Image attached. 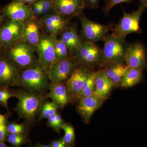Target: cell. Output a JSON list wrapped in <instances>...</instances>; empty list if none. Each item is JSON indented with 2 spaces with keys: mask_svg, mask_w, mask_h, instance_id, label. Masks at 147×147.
I'll return each mask as SVG.
<instances>
[{
  "mask_svg": "<svg viewBox=\"0 0 147 147\" xmlns=\"http://www.w3.org/2000/svg\"><path fill=\"white\" fill-rule=\"evenodd\" d=\"M102 49L101 65L107 67L116 63H124V57L128 43L125 38L113 34L107 35Z\"/></svg>",
  "mask_w": 147,
  "mask_h": 147,
  "instance_id": "cell-1",
  "label": "cell"
},
{
  "mask_svg": "<svg viewBox=\"0 0 147 147\" xmlns=\"http://www.w3.org/2000/svg\"><path fill=\"white\" fill-rule=\"evenodd\" d=\"M48 79L47 69L39 63L26 68L22 72L18 85L29 91L39 93L49 86Z\"/></svg>",
  "mask_w": 147,
  "mask_h": 147,
  "instance_id": "cell-2",
  "label": "cell"
},
{
  "mask_svg": "<svg viewBox=\"0 0 147 147\" xmlns=\"http://www.w3.org/2000/svg\"><path fill=\"white\" fill-rule=\"evenodd\" d=\"M18 102L14 110L18 115L29 122H32L39 113L43 98L34 92H20L15 94Z\"/></svg>",
  "mask_w": 147,
  "mask_h": 147,
  "instance_id": "cell-3",
  "label": "cell"
},
{
  "mask_svg": "<svg viewBox=\"0 0 147 147\" xmlns=\"http://www.w3.org/2000/svg\"><path fill=\"white\" fill-rule=\"evenodd\" d=\"M147 7L141 3L137 10L132 13H126L123 11V14L118 24L112 29V34L121 37L126 38L127 36L134 33H141L140 22L143 12Z\"/></svg>",
  "mask_w": 147,
  "mask_h": 147,
  "instance_id": "cell-4",
  "label": "cell"
},
{
  "mask_svg": "<svg viewBox=\"0 0 147 147\" xmlns=\"http://www.w3.org/2000/svg\"><path fill=\"white\" fill-rule=\"evenodd\" d=\"M8 49L9 59L19 66L26 68L36 63L33 48L25 40H19Z\"/></svg>",
  "mask_w": 147,
  "mask_h": 147,
  "instance_id": "cell-5",
  "label": "cell"
},
{
  "mask_svg": "<svg viewBox=\"0 0 147 147\" xmlns=\"http://www.w3.org/2000/svg\"><path fill=\"white\" fill-rule=\"evenodd\" d=\"M79 17L81 23V34L85 41L95 43L103 40L108 32L113 28L112 24H99L90 20L83 13Z\"/></svg>",
  "mask_w": 147,
  "mask_h": 147,
  "instance_id": "cell-6",
  "label": "cell"
},
{
  "mask_svg": "<svg viewBox=\"0 0 147 147\" xmlns=\"http://www.w3.org/2000/svg\"><path fill=\"white\" fill-rule=\"evenodd\" d=\"M102 54V50L98 45L93 42L84 40L75 55L77 62L90 68L101 65Z\"/></svg>",
  "mask_w": 147,
  "mask_h": 147,
  "instance_id": "cell-7",
  "label": "cell"
},
{
  "mask_svg": "<svg viewBox=\"0 0 147 147\" xmlns=\"http://www.w3.org/2000/svg\"><path fill=\"white\" fill-rule=\"evenodd\" d=\"M55 35H41L39 42L35 46L39 57V62L47 70L57 62L55 50Z\"/></svg>",
  "mask_w": 147,
  "mask_h": 147,
  "instance_id": "cell-8",
  "label": "cell"
},
{
  "mask_svg": "<svg viewBox=\"0 0 147 147\" xmlns=\"http://www.w3.org/2000/svg\"><path fill=\"white\" fill-rule=\"evenodd\" d=\"M124 63L129 67L145 70L147 67L146 51L139 42L128 43L124 57Z\"/></svg>",
  "mask_w": 147,
  "mask_h": 147,
  "instance_id": "cell-9",
  "label": "cell"
},
{
  "mask_svg": "<svg viewBox=\"0 0 147 147\" xmlns=\"http://www.w3.org/2000/svg\"><path fill=\"white\" fill-rule=\"evenodd\" d=\"M24 22L10 20L0 28V45L8 48L22 39Z\"/></svg>",
  "mask_w": 147,
  "mask_h": 147,
  "instance_id": "cell-10",
  "label": "cell"
},
{
  "mask_svg": "<svg viewBox=\"0 0 147 147\" xmlns=\"http://www.w3.org/2000/svg\"><path fill=\"white\" fill-rule=\"evenodd\" d=\"M76 60L68 58L55 63L47 69L48 79L52 83H63L67 80L76 67Z\"/></svg>",
  "mask_w": 147,
  "mask_h": 147,
  "instance_id": "cell-11",
  "label": "cell"
},
{
  "mask_svg": "<svg viewBox=\"0 0 147 147\" xmlns=\"http://www.w3.org/2000/svg\"><path fill=\"white\" fill-rule=\"evenodd\" d=\"M5 17L12 21L26 23L32 18L34 14L30 6L20 0H12L2 9Z\"/></svg>",
  "mask_w": 147,
  "mask_h": 147,
  "instance_id": "cell-12",
  "label": "cell"
},
{
  "mask_svg": "<svg viewBox=\"0 0 147 147\" xmlns=\"http://www.w3.org/2000/svg\"><path fill=\"white\" fill-rule=\"evenodd\" d=\"M92 71L84 65L76 67L67 81L66 86L70 98H77Z\"/></svg>",
  "mask_w": 147,
  "mask_h": 147,
  "instance_id": "cell-13",
  "label": "cell"
},
{
  "mask_svg": "<svg viewBox=\"0 0 147 147\" xmlns=\"http://www.w3.org/2000/svg\"><path fill=\"white\" fill-rule=\"evenodd\" d=\"M20 75L12 61L0 58V88H9L18 86Z\"/></svg>",
  "mask_w": 147,
  "mask_h": 147,
  "instance_id": "cell-14",
  "label": "cell"
},
{
  "mask_svg": "<svg viewBox=\"0 0 147 147\" xmlns=\"http://www.w3.org/2000/svg\"><path fill=\"white\" fill-rule=\"evenodd\" d=\"M54 10L65 17L79 16L86 7L84 0H53Z\"/></svg>",
  "mask_w": 147,
  "mask_h": 147,
  "instance_id": "cell-15",
  "label": "cell"
},
{
  "mask_svg": "<svg viewBox=\"0 0 147 147\" xmlns=\"http://www.w3.org/2000/svg\"><path fill=\"white\" fill-rule=\"evenodd\" d=\"M104 99L95 94L82 98L79 100L77 110L86 123H88L96 110L102 105Z\"/></svg>",
  "mask_w": 147,
  "mask_h": 147,
  "instance_id": "cell-16",
  "label": "cell"
},
{
  "mask_svg": "<svg viewBox=\"0 0 147 147\" xmlns=\"http://www.w3.org/2000/svg\"><path fill=\"white\" fill-rule=\"evenodd\" d=\"M61 33L60 39L66 45L69 54L75 55L84 41L82 37L78 34L76 27L75 25L68 26Z\"/></svg>",
  "mask_w": 147,
  "mask_h": 147,
  "instance_id": "cell-17",
  "label": "cell"
},
{
  "mask_svg": "<svg viewBox=\"0 0 147 147\" xmlns=\"http://www.w3.org/2000/svg\"><path fill=\"white\" fill-rule=\"evenodd\" d=\"M50 92L47 97L57 103L59 107H63L71 100L66 86L61 83H52L49 86Z\"/></svg>",
  "mask_w": 147,
  "mask_h": 147,
  "instance_id": "cell-18",
  "label": "cell"
},
{
  "mask_svg": "<svg viewBox=\"0 0 147 147\" xmlns=\"http://www.w3.org/2000/svg\"><path fill=\"white\" fill-rule=\"evenodd\" d=\"M95 89L94 94L105 99L108 97L114 85L112 80L107 76L105 69L97 71L96 77Z\"/></svg>",
  "mask_w": 147,
  "mask_h": 147,
  "instance_id": "cell-19",
  "label": "cell"
},
{
  "mask_svg": "<svg viewBox=\"0 0 147 147\" xmlns=\"http://www.w3.org/2000/svg\"><path fill=\"white\" fill-rule=\"evenodd\" d=\"M40 37L39 26L32 18L25 23L22 38L23 40L35 46L39 42Z\"/></svg>",
  "mask_w": 147,
  "mask_h": 147,
  "instance_id": "cell-20",
  "label": "cell"
},
{
  "mask_svg": "<svg viewBox=\"0 0 147 147\" xmlns=\"http://www.w3.org/2000/svg\"><path fill=\"white\" fill-rule=\"evenodd\" d=\"M106 68L105 73L112 80L115 87L120 84L129 67L123 63L115 64Z\"/></svg>",
  "mask_w": 147,
  "mask_h": 147,
  "instance_id": "cell-21",
  "label": "cell"
},
{
  "mask_svg": "<svg viewBox=\"0 0 147 147\" xmlns=\"http://www.w3.org/2000/svg\"><path fill=\"white\" fill-rule=\"evenodd\" d=\"M143 71L138 69L129 67L120 83L121 87L128 88L139 84L143 80Z\"/></svg>",
  "mask_w": 147,
  "mask_h": 147,
  "instance_id": "cell-22",
  "label": "cell"
},
{
  "mask_svg": "<svg viewBox=\"0 0 147 147\" xmlns=\"http://www.w3.org/2000/svg\"><path fill=\"white\" fill-rule=\"evenodd\" d=\"M42 22L45 26L55 25L66 28L69 26V22L66 18L56 11L50 12L44 15Z\"/></svg>",
  "mask_w": 147,
  "mask_h": 147,
  "instance_id": "cell-23",
  "label": "cell"
},
{
  "mask_svg": "<svg viewBox=\"0 0 147 147\" xmlns=\"http://www.w3.org/2000/svg\"><path fill=\"white\" fill-rule=\"evenodd\" d=\"M97 73V71H92L85 82L77 99L80 100L82 98L90 96L94 93L95 89V81Z\"/></svg>",
  "mask_w": 147,
  "mask_h": 147,
  "instance_id": "cell-24",
  "label": "cell"
},
{
  "mask_svg": "<svg viewBox=\"0 0 147 147\" xmlns=\"http://www.w3.org/2000/svg\"><path fill=\"white\" fill-rule=\"evenodd\" d=\"M59 106L54 101L42 104L40 111V119H48L57 113Z\"/></svg>",
  "mask_w": 147,
  "mask_h": 147,
  "instance_id": "cell-25",
  "label": "cell"
},
{
  "mask_svg": "<svg viewBox=\"0 0 147 147\" xmlns=\"http://www.w3.org/2000/svg\"><path fill=\"white\" fill-rule=\"evenodd\" d=\"M55 50L57 61L65 59L68 57L69 53L68 48L61 40L56 38Z\"/></svg>",
  "mask_w": 147,
  "mask_h": 147,
  "instance_id": "cell-26",
  "label": "cell"
},
{
  "mask_svg": "<svg viewBox=\"0 0 147 147\" xmlns=\"http://www.w3.org/2000/svg\"><path fill=\"white\" fill-rule=\"evenodd\" d=\"M62 129L64 131V135L62 138L67 146L71 145L75 139V131L73 127L68 124L64 123Z\"/></svg>",
  "mask_w": 147,
  "mask_h": 147,
  "instance_id": "cell-27",
  "label": "cell"
},
{
  "mask_svg": "<svg viewBox=\"0 0 147 147\" xmlns=\"http://www.w3.org/2000/svg\"><path fill=\"white\" fill-rule=\"evenodd\" d=\"M15 96V94L7 88H0V105L8 110V101L11 97Z\"/></svg>",
  "mask_w": 147,
  "mask_h": 147,
  "instance_id": "cell-28",
  "label": "cell"
},
{
  "mask_svg": "<svg viewBox=\"0 0 147 147\" xmlns=\"http://www.w3.org/2000/svg\"><path fill=\"white\" fill-rule=\"evenodd\" d=\"M26 136L24 134L8 133L6 141L13 146L19 147L26 143Z\"/></svg>",
  "mask_w": 147,
  "mask_h": 147,
  "instance_id": "cell-29",
  "label": "cell"
},
{
  "mask_svg": "<svg viewBox=\"0 0 147 147\" xmlns=\"http://www.w3.org/2000/svg\"><path fill=\"white\" fill-rule=\"evenodd\" d=\"M47 123L55 131L59 132L64 123L60 115L57 113L47 119Z\"/></svg>",
  "mask_w": 147,
  "mask_h": 147,
  "instance_id": "cell-30",
  "label": "cell"
},
{
  "mask_svg": "<svg viewBox=\"0 0 147 147\" xmlns=\"http://www.w3.org/2000/svg\"><path fill=\"white\" fill-rule=\"evenodd\" d=\"M37 2L40 7V16H44L54 10L53 0H38Z\"/></svg>",
  "mask_w": 147,
  "mask_h": 147,
  "instance_id": "cell-31",
  "label": "cell"
},
{
  "mask_svg": "<svg viewBox=\"0 0 147 147\" xmlns=\"http://www.w3.org/2000/svg\"><path fill=\"white\" fill-rule=\"evenodd\" d=\"M8 133L10 134H24L25 131V125L24 123H10L7 124Z\"/></svg>",
  "mask_w": 147,
  "mask_h": 147,
  "instance_id": "cell-32",
  "label": "cell"
},
{
  "mask_svg": "<svg viewBox=\"0 0 147 147\" xmlns=\"http://www.w3.org/2000/svg\"><path fill=\"white\" fill-rule=\"evenodd\" d=\"M133 0H105L103 11L105 15H108L110 11L117 5L121 3L129 2Z\"/></svg>",
  "mask_w": 147,
  "mask_h": 147,
  "instance_id": "cell-33",
  "label": "cell"
},
{
  "mask_svg": "<svg viewBox=\"0 0 147 147\" xmlns=\"http://www.w3.org/2000/svg\"><path fill=\"white\" fill-rule=\"evenodd\" d=\"M45 30L48 33L52 35H55L61 32L65 28L62 26L51 25L45 26Z\"/></svg>",
  "mask_w": 147,
  "mask_h": 147,
  "instance_id": "cell-34",
  "label": "cell"
},
{
  "mask_svg": "<svg viewBox=\"0 0 147 147\" xmlns=\"http://www.w3.org/2000/svg\"><path fill=\"white\" fill-rule=\"evenodd\" d=\"M7 122L0 126V142H5L8 134L7 127Z\"/></svg>",
  "mask_w": 147,
  "mask_h": 147,
  "instance_id": "cell-35",
  "label": "cell"
},
{
  "mask_svg": "<svg viewBox=\"0 0 147 147\" xmlns=\"http://www.w3.org/2000/svg\"><path fill=\"white\" fill-rule=\"evenodd\" d=\"M86 7L95 9L98 7L100 0H84Z\"/></svg>",
  "mask_w": 147,
  "mask_h": 147,
  "instance_id": "cell-36",
  "label": "cell"
},
{
  "mask_svg": "<svg viewBox=\"0 0 147 147\" xmlns=\"http://www.w3.org/2000/svg\"><path fill=\"white\" fill-rule=\"evenodd\" d=\"M30 7L34 15L38 16H40V7L36 1L30 4Z\"/></svg>",
  "mask_w": 147,
  "mask_h": 147,
  "instance_id": "cell-37",
  "label": "cell"
},
{
  "mask_svg": "<svg viewBox=\"0 0 147 147\" xmlns=\"http://www.w3.org/2000/svg\"><path fill=\"white\" fill-rule=\"evenodd\" d=\"M50 147H67L68 146L64 142L63 139L53 141L50 143Z\"/></svg>",
  "mask_w": 147,
  "mask_h": 147,
  "instance_id": "cell-38",
  "label": "cell"
},
{
  "mask_svg": "<svg viewBox=\"0 0 147 147\" xmlns=\"http://www.w3.org/2000/svg\"><path fill=\"white\" fill-rule=\"evenodd\" d=\"M6 121V117L4 115L0 114V126L5 123Z\"/></svg>",
  "mask_w": 147,
  "mask_h": 147,
  "instance_id": "cell-39",
  "label": "cell"
},
{
  "mask_svg": "<svg viewBox=\"0 0 147 147\" xmlns=\"http://www.w3.org/2000/svg\"><path fill=\"white\" fill-rule=\"evenodd\" d=\"M4 16H5L3 13L2 10V11H1V10H0V28L2 26V24Z\"/></svg>",
  "mask_w": 147,
  "mask_h": 147,
  "instance_id": "cell-40",
  "label": "cell"
},
{
  "mask_svg": "<svg viewBox=\"0 0 147 147\" xmlns=\"http://www.w3.org/2000/svg\"><path fill=\"white\" fill-rule=\"evenodd\" d=\"M22 2L26 4H30L31 3L35 2L38 0H20Z\"/></svg>",
  "mask_w": 147,
  "mask_h": 147,
  "instance_id": "cell-41",
  "label": "cell"
},
{
  "mask_svg": "<svg viewBox=\"0 0 147 147\" xmlns=\"http://www.w3.org/2000/svg\"><path fill=\"white\" fill-rule=\"evenodd\" d=\"M8 146L6 144L5 142H0V147H7Z\"/></svg>",
  "mask_w": 147,
  "mask_h": 147,
  "instance_id": "cell-42",
  "label": "cell"
},
{
  "mask_svg": "<svg viewBox=\"0 0 147 147\" xmlns=\"http://www.w3.org/2000/svg\"><path fill=\"white\" fill-rule=\"evenodd\" d=\"M141 3L144 4L147 7V0H139Z\"/></svg>",
  "mask_w": 147,
  "mask_h": 147,
  "instance_id": "cell-43",
  "label": "cell"
}]
</instances>
